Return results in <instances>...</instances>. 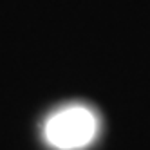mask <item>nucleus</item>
<instances>
[{"mask_svg": "<svg viewBox=\"0 0 150 150\" xmlns=\"http://www.w3.org/2000/svg\"><path fill=\"white\" fill-rule=\"evenodd\" d=\"M98 130L96 116L80 105H72L52 114L45 123L47 141L60 150L87 146Z\"/></svg>", "mask_w": 150, "mask_h": 150, "instance_id": "1", "label": "nucleus"}]
</instances>
